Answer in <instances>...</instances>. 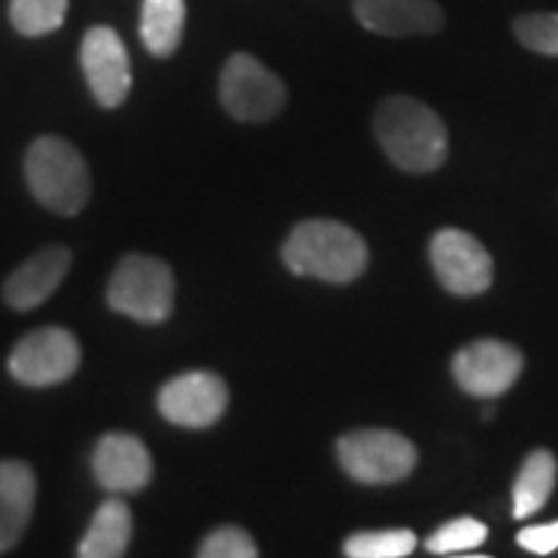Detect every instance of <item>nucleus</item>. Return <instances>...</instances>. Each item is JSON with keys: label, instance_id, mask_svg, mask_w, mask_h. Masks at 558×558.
<instances>
[{"label": "nucleus", "instance_id": "nucleus-14", "mask_svg": "<svg viewBox=\"0 0 558 558\" xmlns=\"http://www.w3.org/2000/svg\"><path fill=\"white\" fill-rule=\"evenodd\" d=\"M70 262L68 248L50 246L41 248L37 254L29 256L19 269L11 271V277L3 284V298L13 311H34L41 303H47V298L60 288L62 279H65Z\"/></svg>", "mask_w": 558, "mask_h": 558}, {"label": "nucleus", "instance_id": "nucleus-13", "mask_svg": "<svg viewBox=\"0 0 558 558\" xmlns=\"http://www.w3.org/2000/svg\"><path fill=\"white\" fill-rule=\"evenodd\" d=\"M354 16L380 37L435 34L445 24V13L435 0H354Z\"/></svg>", "mask_w": 558, "mask_h": 558}, {"label": "nucleus", "instance_id": "nucleus-22", "mask_svg": "<svg viewBox=\"0 0 558 558\" xmlns=\"http://www.w3.org/2000/svg\"><path fill=\"white\" fill-rule=\"evenodd\" d=\"M514 37L530 52L558 58V13H525L514 21Z\"/></svg>", "mask_w": 558, "mask_h": 558}, {"label": "nucleus", "instance_id": "nucleus-12", "mask_svg": "<svg viewBox=\"0 0 558 558\" xmlns=\"http://www.w3.org/2000/svg\"><path fill=\"white\" fill-rule=\"evenodd\" d=\"M94 478L109 494H135L153 478V458L143 439L128 432L104 435L90 458Z\"/></svg>", "mask_w": 558, "mask_h": 558}, {"label": "nucleus", "instance_id": "nucleus-9", "mask_svg": "<svg viewBox=\"0 0 558 558\" xmlns=\"http://www.w3.org/2000/svg\"><path fill=\"white\" fill-rule=\"evenodd\" d=\"M429 259L442 288L452 295L473 298L492 288V256L465 230L445 228L432 235Z\"/></svg>", "mask_w": 558, "mask_h": 558}, {"label": "nucleus", "instance_id": "nucleus-1", "mask_svg": "<svg viewBox=\"0 0 558 558\" xmlns=\"http://www.w3.org/2000/svg\"><path fill=\"white\" fill-rule=\"evenodd\" d=\"M375 137L390 163L409 173L437 171L448 158V130L435 109L411 96H388L375 109Z\"/></svg>", "mask_w": 558, "mask_h": 558}, {"label": "nucleus", "instance_id": "nucleus-11", "mask_svg": "<svg viewBox=\"0 0 558 558\" xmlns=\"http://www.w3.org/2000/svg\"><path fill=\"white\" fill-rule=\"evenodd\" d=\"M81 65L94 99L104 109H117L128 101L132 68L128 47L111 26H90L81 45Z\"/></svg>", "mask_w": 558, "mask_h": 558}, {"label": "nucleus", "instance_id": "nucleus-4", "mask_svg": "<svg viewBox=\"0 0 558 558\" xmlns=\"http://www.w3.org/2000/svg\"><path fill=\"white\" fill-rule=\"evenodd\" d=\"M177 282L166 262L148 254H128L109 279L107 303L140 324H163L173 311Z\"/></svg>", "mask_w": 558, "mask_h": 558}, {"label": "nucleus", "instance_id": "nucleus-6", "mask_svg": "<svg viewBox=\"0 0 558 558\" xmlns=\"http://www.w3.org/2000/svg\"><path fill=\"white\" fill-rule=\"evenodd\" d=\"M220 104L239 122H269L288 104V88L254 54L235 52L222 65Z\"/></svg>", "mask_w": 558, "mask_h": 558}, {"label": "nucleus", "instance_id": "nucleus-7", "mask_svg": "<svg viewBox=\"0 0 558 558\" xmlns=\"http://www.w3.org/2000/svg\"><path fill=\"white\" fill-rule=\"evenodd\" d=\"M81 365V344L68 329L45 326L19 339L9 357V373L21 386L50 388L73 378Z\"/></svg>", "mask_w": 558, "mask_h": 558}, {"label": "nucleus", "instance_id": "nucleus-23", "mask_svg": "<svg viewBox=\"0 0 558 558\" xmlns=\"http://www.w3.org/2000/svg\"><path fill=\"white\" fill-rule=\"evenodd\" d=\"M202 558H256L259 556V548L243 527L226 525L213 530L197 550Z\"/></svg>", "mask_w": 558, "mask_h": 558}, {"label": "nucleus", "instance_id": "nucleus-20", "mask_svg": "<svg viewBox=\"0 0 558 558\" xmlns=\"http://www.w3.org/2000/svg\"><path fill=\"white\" fill-rule=\"evenodd\" d=\"M416 548V535L407 527L375 530V533H354L344 543L349 558H403Z\"/></svg>", "mask_w": 558, "mask_h": 558}, {"label": "nucleus", "instance_id": "nucleus-17", "mask_svg": "<svg viewBox=\"0 0 558 558\" xmlns=\"http://www.w3.org/2000/svg\"><path fill=\"white\" fill-rule=\"evenodd\" d=\"M186 24L184 0H143L140 39L153 58H171L179 50Z\"/></svg>", "mask_w": 558, "mask_h": 558}, {"label": "nucleus", "instance_id": "nucleus-2", "mask_svg": "<svg viewBox=\"0 0 558 558\" xmlns=\"http://www.w3.org/2000/svg\"><path fill=\"white\" fill-rule=\"evenodd\" d=\"M282 259L292 275L349 284L367 269L369 251L357 230L344 222L303 220L284 241Z\"/></svg>", "mask_w": 558, "mask_h": 558}, {"label": "nucleus", "instance_id": "nucleus-18", "mask_svg": "<svg viewBox=\"0 0 558 558\" xmlns=\"http://www.w3.org/2000/svg\"><path fill=\"white\" fill-rule=\"evenodd\" d=\"M556 473L558 463L550 450H535L530 452L522 463V469L514 478L512 488V514L514 520H527L535 512H541L546 507L550 494L556 486Z\"/></svg>", "mask_w": 558, "mask_h": 558}, {"label": "nucleus", "instance_id": "nucleus-8", "mask_svg": "<svg viewBox=\"0 0 558 558\" xmlns=\"http://www.w3.org/2000/svg\"><path fill=\"white\" fill-rule=\"evenodd\" d=\"M228 386L209 369L181 373L158 390V411L184 429H207L218 424L228 409Z\"/></svg>", "mask_w": 558, "mask_h": 558}, {"label": "nucleus", "instance_id": "nucleus-16", "mask_svg": "<svg viewBox=\"0 0 558 558\" xmlns=\"http://www.w3.org/2000/svg\"><path fill=\"white\" fill-rule=\"evenodd\" d=\"M132 538V512L122 499H107L96 509L94 520L78 543L83 558H120L128 554Z\"/></svg>", "mask_w": 558, "mask_h": 558}, {"label": "nucleus", "instance_id": "nucleus-3", "mask_svg": "<svg viewBox=\"0 0 558 558\" xmlns=\"http://www.w3.org/2000/svg\"><path fill=\"white\" fill-rule=\"evenodd\" d=\"M24 173L34 197L52 213L70 218L88 205V163L68 140L39 135L26 150Z\"/></svg>", "mask_w": 558, "mask_h": 558}, {"label": "nucleus", "instance_id": "nucleus-21", "mask_svg": "<svg viewBox=\"0 0 558 558\" xmlns=\"http://www.w3.org/2000/svg\"><path fill=\"white\" fill-rule=\"evenodd\" d=\"M488 538V527L473 518H458L445 522L437 533L427 538V550L437 556H456L478 548Z\"/></svg>", "mask_w": 558, "mask_h": 558}, {"label": "nucleus", "instance_id": "nucleus-19", "mask_svg": "<svg viewBox=\"0 0 558 558\" xmlns=\"http://www.w3.org/2000/svg\"><path fill=\"white\" fill-rule=\"evenodd\" d=\"M68 0H11L13 29L24 37H45L65 24Z\"/></svg>", "mask_w": 558, "mask_h": 558}, {"label": "nucleus", "instance_id": "nucleus-24", "mask_svg": "<svg viewBox=\"0 0 558 558\" xmlns=\"http://www.w3.org/2000/svg\"><path fill=\"white\" fill-rule=\"evenodd\" d=\"M518 543L530 554L548 556L558 548V522H546V525H530L518 533Z\"/></svg>", "mask_w": 558, "mask_h": 558}, {"label": "nucleus", "instance_id": "nucleus-10", "mask_svg": "<svg viewBox=\"0 0 558 558\" xmlns=\"http://www.w3.org/2000/svg\"><path fill=\"white\" fill-rule=\"evenodd\" d=\"M522 365L518 347L499 339H478L452 357V375L473 399H497L518 383Z\"/></svg>", "mask_w": 558, "mask_h": 558}, {"label": "nucleus", "instance_id": "nucleus-5", "mask_svg": "<svg viewBox=\"0 0 558 558\" xmlns=\"http://www.w3.org/2000/svg\"><path fill=\"white\" fill-rule=\"evenodd\" d=\"M337 456L347 476L367 486L396 484L416 465L414 442L390 429L349 432L337 442Z\"/></svg>", "mask_w": 558, "mask_h": 558}, {"label": "nucleus", "instance_id": "nucleus-15", "mask_svg": "<svg viewBox=\"0 0 558 558\" xmlns=\"http://www.w3.org/2000/svg\"><path fill=\"white\" fill-rule=\"evenodd\" d=\"M37 505V478L21 460H0V554L24 538Z\"/></svg>", "mask_w": 558, "mask_h": 558}]
</instances>
